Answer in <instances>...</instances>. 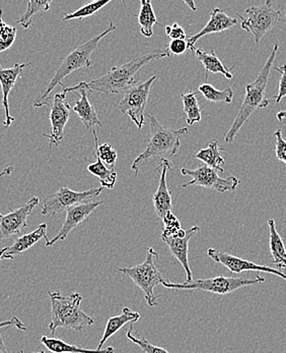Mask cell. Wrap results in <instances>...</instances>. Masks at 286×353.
Returning <instances> with one entry per match:
<instances>
[{
    "label": "cell",
    "mask_w": 286,
    "mask_h": 353,
    "mask_svg": "<svg viewBox=\"0 0 286 353\" xmlns=\"http://www.w3.org/2000/svg\"><path fill=\"white\" fill-rule=\"evenodd\" d=\"M170 55V53L168 52V49H155L153 52L132 59L122 65L111 68V70L104 76L87 83V89L91 92H101L106 95L123 93V92L125 93L127 90L136 85L134 78L145 64L164 59Z\"/></svg>",
    "instance_id": "cell-1"
},
{
    "label": "cell",
    "mask_w": 286,
    "mask_h": 353,
    "mask_svg": "<svg viewBox=\"0 0 286 353\" xmlns=\"http://www.w3.org/2000/svg\"><path fill=\"white\" fill-rule=\"evenodd\" d=\"M109 28L104 30L102 33L99 35L95 36L91 40L83 43L80 46L76 47L74 51L69 53L65 59L62 61L61 65L59 66L58 70L55 72L54 77L51 79L48 85L45 87L41 94L36 98L34 102V106L39 107L44 106V105H50V94L57 85H62V81L69 76L72 72L76 70H80L83 68H91L93 64L91 61V54L95 52L96 49L99 46V43L108 35L109 33H112L113 31L117 29L116 26L114 25L112 21L109 20Z\"/></svg>",
    "instance_id": "cell-2"
},
{
    "label": "cell",
    "mask_w": 286,
    "mask_h": 353,
    "mask_svg": "<svg viewBox=\"0 0 286 353\" xmlns=\"http://www.w3.org/2000/svg\"><path fill=\"white\" fill-rule=\"evenodd\" d=\"M278 43H275L271 51L270 57H268L261 72L258 74L253 83L245 85V96L244 101L241 105L240 111L234 119V123L230 126V130L226 134L225 140L226 143L234 142L238 132L245 125V121L258 109L266 108L270 103V100L266 97L267 85H268L269 77L271 70L276 59L277 50H278Z\"/></svg>",
    "instance_id": "cell-3"
},
{
    "label": "cell",
    "mask_w": 286,
    "mask_h": 353,
    "mask_svg": "<svg viewBox=\"0 0 286 353\" xmlns=\"http://www.w3.org/2000/svg\"><path fill=\"white\" fill-rule=\"evenodd\" d=\"M51 299V322L49 330L54 335L57 329L64 328L80 332L87 326H93L95 320L80 309L82 296L72 293L64 296L59 292L49 291Z\"/></svg>",
    "instance_id": "cell-4"
},
{
    "label": "cell",
    "mask_w": 286,
    "mask_h": 353,
    "mask_svg": "<svg viewBox=\"0 0 286 353\" xmlns=\"http://www.w3.org/2000/svg\"><path fill=\"white\" fill-rule=\"evenodd\" d=\"M147 119L151 123V139L146 149L132 163L131 170L135 175H138L142 166L153 158L161 159L164 155H176L181 145V139L189 132V130L186 128L180 130L164 128L151 115H148Z\"/></svg>",
    "instance_id": "cell-5"
},
{
    "label": "cell",
    "mask_w": 286,
    "mask_h": 353,
    "mask_svg": "<svg viewBox=\"0 0 286 353\" xmlns=\"http://www.w3.org/2000/svg\"><path fill=\"white\" fill-rule=\"evenodd\" d=\"M159 254L153 248L147 249L144 262L130 268H118V272L128 276L136 286L144 293L145 301L149 307H157L160 296L155 294V288L163 282V275L155 266Z\"/></svg>",
    "instance_id": "cell-6"
},
{
    "label": "cell",
    "mask_w": 286,
    "mask_h": 353,
    "mask_svg": "<svg viewBox=\"0 0 286 353\" xmlns=\"http://www.w3.org/2000/svg\"><path fill=\"white\" fill-rule=\"evenodd\" d=\"M264 282H265V278L259 275L254 279L219 276V277L208 278V279L192 280V281L183 282V283H173L168 280V281L163 280L162 285L168 290H202L217 293V294H228V293L234 292L245 286L256 285V284H261Z\"/></svg>",
    "instance_id": "cell-7"
},
{
    "label": "cell",
    "mask_w": 286,
    "mask_h": 353,
    "mask_svg": "<svg viewBox=\"0 0 286 353\" xmlns=\"http://www.w3.org/2000/svg\"><path fill=\"white\" fill-rule=\"evenodd\" d=\"M248 18H243L241 14H236V17L241 19V27L248 33L254 36L255 42L259 43L262 38L270 32L280 20L281 10H276L273 6L271 0H267L265 3L261 6H251L245 10Z\"/></svg>",
    "instance_id": "cell-8"
},
{
    "label": "cell",
    "mask_w": 286,
    "mask_h": 353,
    "mask_svg": "<svg viewBox=\"0 0 286 353\" xmlns=\"http://www.w3.org/2000/svg\"><path fill=\"white\" fill-rule=\"evenodd\" d=\"M157 79V76H153L145 82L130 88L124 93L122 99L118 103L119 111L128 115L138 130H142L145 125V109L148 102L151 85Z\"/></svg>",
    "instance_id": "cell-9"
},
{
    "label": "cell",
    "mask_w": 286,
    "mask_h": 353,
    "mask_svg": "<svg viewBox=\"0 0 286 353\" xmlns=\"http://www.w3.org/2000/svg\"><path fill=\"white\" fill-rule=\"evenodd\" d=\"M104 188H91L85 192H74L67 187H61L55 194L45 196L43 200V215H57L62 212L67 211L72 207L80 203L93 200L102 194Z\"/></svg>",
    "instance_id": "cell-10"
},
{
    "label": "cell",
    "mask_w": 286,
    "mask_h": 353,
    "mask_svg": "<svg viewBox=\"0 0 286 353\" xmlns=\"http://www.w3.org/2000/svg\"><path fill=\"white\" fill-rule=\"evenodd\" d=\"M181 174L191 177L189 183H185L182 188L199 185L205 188H212L219 192H234L240 185V181L236 176L223 179L217 174V170L206 165H200L198 168L181 169Z\"/></svg>",
    "instance_id": "cell-11"
},
{
    "label": "cell",
    "mask_w": 286,
    "mask_h": 353,
    "mask_svg": "<svg viewBox=\"0 0 286 353\" xmlns=\"http://www.w3.org/2000/svg\"><path fill=\"white\" fill-rule=\"evenodd\" d=\"M66 95L67 94L64 91L57 93L53 97L52 104H50L49 119H50L51 130L49 134H43V137L48 139L50 142L49 144L50 150L53 147H59L64 137V130L69 121L72 109H70Z\"/></svg>",
    "instance_id": "cell-12"
},
{
    "label": "cell",
    "mask_w": 286,
    "mask_h": 353,
    "mask_svg": "<svg viewBox=\"0 0 286 353\" xmlns=\"http://www.w3.org/2000/svg\"><path fill=\"white\" fill-rule=\"evenodd\" d=\"M39 203V198L34 196L20 208L12 210L6 215L0 214V243L14 235L21 236L27 228L28 218Z\"/></svg>",
    "instance_id": "cell-13"
},
{
    "label": "cell",
    "mask_w": 286,
    "mask_h": 353,
    "mask_svg": "<svg viewBox=\"0 0 286 353\" xmlns=\"http://www.w3.org/2000/svg\"><path fill=\"white\" fill-rule=\"evenodd\" d=\"M207 256L212 259L219 264L223 265L232 274H240L243 272H265V273L273 274V275L278 276L286 281V274L283 272L278 271L277 269L270 268V267L262 266V265L255 264L251 261L244 260V259L238 258V256H232L228 252H223L221 250L215 249L207 250Z\"/></svg>",
    "instance_id": "cell-14"
},
{
    "label": "cell",
    "mask_w": 286,
    "mask_h": 353,
    "mask_svg": "<svg viewBox=\"0 0 286 353\" xmlns=\"http://www.w3.org/2000/svg\"><path fill=\"white\" fill-rule=\"evenodd\" d=\"M102 204H104L102 201H87V202L80 203V204L68 209L66 211V218L60 230L57 233L56 236L53 237L51 241H47L46 247H52L58 241H64L74 228H78L80 223L87 220L91 214Z\"/></svg>",
    "instance_id": "cell-15"
},
{
    "label": "cell",
    "mask_w": 286,
    "mask_h": 353,
    "mask_svg": "<svg viewBox=\"0 0 286 353\" xmlns=\"http://www.w3.org/2000/svg\"><path fill=\"white\" fill-rule=\"evenodd\" d=\"M199 226H193L187 230L181 228L174 236H162L164 243H166L173 256L177 259L182 265L183 268L186 272L187 279L185 282H190L193 280L192 276L191 268H190L189 259H188V254H189V241L191 239L192 235L194 233H197L200 231Z\"/></svg>",
    "instance_id": "cell-16"
},
{
    "label": "cell",
    "mask_w": 286,
    "mask_h": 353,
    "mask_svg": "<svg viewBox=\"0 0 286 353\" xmlns=\"http://www.w3.org/2000/svg\"><path fill=\"white\" fill-rule=\"evenodd\" d=\"M87 90L89 89L87 87V82H80L78 85H74V87H63V91L66 94L68 92H74L80 97V99L76 100V104H74V111L80 117L85 128L89 130H95L96 125L104 128V125L98 117L95 107L91 104L89 98H87Z\"/></svg>",
    "instance_id": "cell-17"
},
{
    "label": "cell",
    "mask_w": 286,
    "mask_h": 353,
    "mask_svg": "<svg viewBox=\"0 0 286 353\" xmlns=\"http://www.w3.org/2000/svg\"><path fill=\"white\" fill-rule=\"evenodd\" d=\"M47 228L48 226L46 223L40 224L35 230L28 234L21 235L12 245L0 250V262L3 260H14L16 256L31 249L43 239L46 241V243L49 241L47 237Z\"/></svg>",
    "instance_id": "cell-18"
},
{
    "label": "cell",
    "mask_w": 286,
    "mask_h": 353,
    "mask_svg": "<svg viewBox=\"0 0 286 353\" xmlns=\"http://www.w3.org/2000/svg\"><path fill=\"white\" fill-rule=\"evenodd\" d=\"M159 169H161L159 188H157V192L153 194V201L157 217L163 220L164 216L168 212L172 211V194H170V190L168 188V183H166V173H168V170H172L173 163L170 160L166 159V158H161L160 159V165L155 169V171H157Z\"/></svg>",
    "instance_id": "cell-19"
},
{
    "label": "cell",
    "mask_w": 286,
    "mask_h": 353,
    "mask_svg": "<svg viewBox=\"0 0 286 353\" xmlns=\"http://www.w3.org/2000/svg\"><path fill=\"white\" fill-rule=\"evenodd\" d=\"M31 63H16L12 68H0V85H1L2 91V105H3L4 112H6V121L3 125L6 128H10L16 119L10 115V103H8V97H10V91L14 89L16 81L20 78L21 74L25 68H29Z\"/></svg>",
    "instance_id": "cell-20"
},
{
    "label": "cell",
    "mask_w": 286,
    "mask_h": 353,
    "mask_svg": "<svg viewBox=\"0 0 286 353\" xmlns=\"http://www.w3.org/2000/svg\"><path fill=\"white\" fill-rule=\"evenodd\" d=\"M236 25H238V19L228 16L225 10H221V8H214L212 12H211L210 20L206 23L204 29L199 33L196 34V35L187 38L188 47L192 51L195 48L196 42L200 38L204 37L206 35H210V34L225 32Z\"/></svg>",
    "instance_id": "cell-21"
},
{
    "label": "cell",
    "mask_w": 286,
    "mask_h": 353,
    "mask_svg": "<svg viewBox=\"0 0 286 353\" xmlns=\"http://www.w3.org/2000/svg\"><path fill=\"white\" fill-rule=\"evenodd\" d=\"M192 52L196 55L198 61L204 64L205 70V80L208 81V74H221L225 76L228 80H230L234 77L232 70H234L236 66H232V68H228L219 61L217 55L215 54L214 50H211L210 53L206 52L202 48H194Z\"/></svg>",
    "instance_id": "cell-22"
},
{
    "label": "cell",
    "mask_w": 286,
    "mask_h": 353,
    "mask_svg": "<svg viewBox=\"0 0 286 353\" xmlns=\"http://www.w3.org/2000/svg\"><path fill=\"white\" fill-rule=\"evenodd\" d=\"M140 319V312L132 311L129 307H124L122 314H121L120 316H113V318L109 319L97 350H102V345L106 343L107 340L112 337V336H114L115 334L118 332L121 328H123L126 324H128V323L134 324V323L138 322Z\"/></svg>",
    "instance_id": "cell-23"
},
{
    "label": "cell",
    "mask_w": 286,
    "mask_h": 353,
    "mask_svg": "<svg viewBox=\"0 0 286 353\" xmlns=\"http://www.w3.org/2000/svg\"><path fill=\"white\" fill-rule=\"evenodd\" d=\"M225 148H221L217 140H211L207 143L205 149L199 150L195 155V158L199 161L204 162V165L210 167L219 172H225V158L221 155V152L225 151Z\"/></svg>",
    "instance_id": "cell-24"
},
{
    "label": "cell",
    "mask_w": 286,
    "mask_h": 353,
    "mask_svg": "<svg viewBox=\"0 0 286 353\" xmlns=\"http://www.w3.org/2000/svg\"><path fill=\"white\" fill-rule=\"evenodd\" d=\"M269 233H270V245L271 256L273 258V264L276 267L277 270L280 271L281 269L286 268V249L285 243L280 234L277 232L276 225H275V220H268Z\"/></svg>",
    "instance_id": "cell-25"
},
{
    "label": "cell",
    "mask_w": 286,
    "mask_h": 353,
    "mask_svg": "<svg viewBox=\"0 0 286 353\" xmlns=\"http://www.w3.org/2000/svg\"><path fill=\"white\" fill-rule=\"evenodd\" d=\"M41 343L47 350L53 353H114V348L111 347V346L104 348V350L102 348L101 350H85V348L80 347V346L68 344L67 342L62 341V340L57 339V338L47 337V336H43Z\"/></svg>",
    "instance_id": "cell-26"
},
{
    "label": "cell",
    "mask_w": 286,
    "mask_h": 353,
    "mask_svg": "<svg viewBox=\"0 0 286 353\" xmlns=\"http://www.w3.org/2000/svg\"><path fill=\"white\" fill-rule=\"evenodd\" d=\"M95 155L97 160L94 163L87 165V171L99 179L102 188H109V190H113L115 185H116L117 177H118L116 170L104 165L102 160L100 159L99 156L96 153Z\"/></svg>",
    "instance_id": "cell-27"
},
{
    "label": "cell",
    "mask_w": 286,
    "mask_h": 353,
    "mask_svg": "<svg viewBox=\"0 0 286 353\" xmlns=\"http://www.w3.org/2000/svg\"><path fill=\"white\" fill-rule=\"evenodd\" d=\"M138 23L140 26V32L144 37L151 38L153 35V27L159 23L153 4L149 0L140 1V10L138 12Z\"/></svg>",
    "instance_id": "cell-28"
},
{
    "label": "cell",
    "mask_w": 286,
    "mask_h": 353,
    "mask_svg": "<svg viewBox=\"0 0 286 353\" xmlns=\"http://www.w3.org/2000/svg\"><path fill=\"white\" fill-rule=\"evenodd\" d=\"M197 93L188 92V93L181 95L183 102V111H184L186 114V123L189 125L200 123L202 119V109L199 103H198L197 98H196Z\"/></svg>",
    "instance_id": "cell-29"
},
{
    "label": "cell",
    "mask_w": 286,
    "mask_h": 353,
    "mask_svg": "<svg viewBox=\"0 0 286 353\" xmlns=\"http://www.w3.org/2000/svg\"><path fill=\"white\" fill-rule=\"evenodd\" d=\"M198 93H201L207 101L215 102H225V103H232L234 99V91L232 88H228L226 90H217V88L213 87L210 83H205L204 85H200L198 88Z\"/></svg>",
    "instance_id": "cell-30"
},
{
    "label": "cell",
    "mask_w": 286,
    "mask_h": 353,
    "mask_svg": "<svg viewBox=\"0 0 286 353\" xmlns=\"http://www.w3.org/2000/svg\"><path fill=\"white\" fill-rule=\"evenodd\" d=\"M52 1L51 0H46V1H35L31 0L28 2V8L25 14L21 16L20 20L16 21V23L21 25L23 29H29L33 25V17L39 12H47L50 10Z\"/></svg>",
    "instance_id": "cell-31"
},
{
    "label": "cell",
    "mask_w": 286,
    "mask_h": 353,
    "mask_svg": "<svg viewBox=\"0 0 286 353\" xmlns=\"http://www.w3.org/2000/svg\"><path fill=\"white\" fill-rule=\"evenodd\" d=\"M91 132H93L94 139H95V153L99 156L104 165L108 166L109 168L115 169V164H116L117 159H118V154H117L116 150L110 144H107V143L106 144L100 145L97 132H96V130H93Z\"/></svg>",
    "instance_id": "cell-32"
},
{
    "label": "cell",
    "mask_w": 286,
    "mask_h": 353,
    "mask_svg": "<svg viewBox=\"0 0 286 353\" xmlns=\"http://www.w3.org/2000/svg\"><path fill=\"white\" fill-rule=\"evenodd\" d=\"M110 2V0H107V1H102H102L91 2V3L85 4V6L78 8V10H76V12H72V14H66V16L63 17L62 20H82V19L89 18V17H91L94 16V14H98V12H99L102 8L108 6Z\"/></svg>",
    "instance_id": "cell-33"
},
{
    "label": "cell",
    "mask_w": 286,
    "mask_h": 353,
    "mask_svg": "<svg viewBox=\"0 0 286 353\" xmlns=\"http://www.w3.org/2000/svg\"><path fill=\"white\" fill-rule=\"evenodd\" d=\"M2 16H3V10H0V53L4 52L12 46L16 41V32H18L16 27L4 23Z\"/></svg>",
    "instance_id": "cell-34"
},
{
    "label": "cell",
    "mask_w": 286,
    "mask_h": 353,
    "mask_svg": "<svg viewBox=\"0 0 286 353\" xmlns=\"http://www.w3.org/2000/svg\"><path fill=\"white\" fill-rule=\"evenodd\" d=\"M126 336L134 344L140 346L143 353H170L168 350H164V348L153 345L148 340L145 339L144 337H138L135 334H133V324H130L129 331L126 334Z\"/></svg>",
    "instance_id": "cell-35"
},
{
    "label": "cell",
    "mask_w": 286,
    "mask_h": 353,
    "mask_svg": "<svg viewBox=\"0 0 286 353\" xmlns=\"http://www.w3.org/2000/svg\"><path fill=\"white\" fill-rule=\"evenodd\" d=\"M163 222L164 228L163 233H162V236H174V235L182 228H181L180 221H179L178 218L172 213V211L168 212V213L164 216Z\"/></svg>",
    "instance_id": "cell-36"
},
{
    "label": "cell",
    "mask_w": 286,
    "mask_h": 353,
    "mask_svg": "<svg viewBox=\"0 0 286 353\" xmlns=\"http://www.w3.org/2000/svg\"><path fill=\"white\" fill-rule=\"evenodd\" d=\"M275 140H276V145H275V154L278 160L286 165V141L283 139V132L280 130H277L276 132L273 134Z\"/></svg>",
    "instance_id": "cell-37"
},
{
    "label": "cell",
    "mask_w": 286,
    "mask_h": 353,
    "mask_svg": "<svg viewBox=\"0 0 286 353\" xmlns=\"http://www.w3.org/2000/svg\"><path fill=\"white\" fill-rule=\"evenodd\" d=\"M274 70L278 72L281 76L280 81H279L278 93L275 97H273L275 102L279 103L286 96V64L279 66V68L278 66H274Z\"/></svg>",
    "instance_id": "cell-38"
},
{
    "label": "cell",
    "mask_w": 286,
    "mask_h": 353,
    "mask_svg": "<svg viewBox=\"0 0 286 353\" xmlns=\"http://www.w3.org/2000/svg\"><path fill=\"white\" fill-rule=\"evenodd\" d=\"M166 34L172 40H187L185 30L179 23H173V26H166L164 28Z\"/></svg>",
    "instance_id": "cell-39"
},
{
    "label": "cell",
    "mask_w": 286,
    "mask_h": 353,
    "mask_svg": "<svg viewBox=\"0 0 286 353\" xmlns=\"http://www.w3.org/2000/svg\"><path fill=\"white\" fill-rule=\"evenodd\" d=\"M166 48H168L170 54L181 55L184 54L189 47H188L187 40H172L168 43Z\"/></svg>",
    "instance_id": "cell-40"
},
{
    "label": "cell",
    "mask_w": 286,
    "mask_h": 353,
    "mask_svg": "<svg viewBox=\"0 0 286 353\" xmlns=\"http://www.w3.org/2000/svg\"><path fill=\"white\" fill-rule=\"evenodd\" d=\"M16 327V329L21 331H27V327L25 326L20 319L16 316H12L10 320L4 321V322H0V329L4 328V327Z\"/></svg>",
    "instance_id": "cell-41"
},
{
    "label": "cell",
    "mask_w": 286,
    "mask_h": 353,
    "mask_svg": "<svg viewBox=\"0 0 286 353\" xmlns=\"http://www.w3.org/2000/svg\"><path fill=\"white\" fill-rule=\"evenodd\" d=\"M14 166H8L6 167V168H4L3 170H2L1 172H0V179H1V177L8 176V175L12 174V171H14Z\"/></svg>",
    "instance_id": "cell-42"
},
{
    "label": "cell",
    "mask_w": 286,
    "mask_h": 353,
    "mask_svg": "<svg viewBox=\"0 0 286 353\" xmlns=\"http://www.w3.org/2000/svg\"><path fill=\"white\" fill-rule=\"evenodd\" d=\"M0 353H10L8 348H6V344H4L3 337H2L1 334H0Z\"/></svg>",
    "instance_id": "cell-43"
},
{
    "label": "cell",
    "mask_w": 286,
    "mask_h": 353,
    "mask_svg": "<svg viewBox=\"0 0 286 353\" xmlns=\"http://www.w3.org/2000/svg\"><path fill=\"white\" fill-rule=\"evenodd\" d=\"M276 117L279 121H283V119H286V110L279 111L276 114Z\"/></svg>",
    "instance_id": "cell-44"
},
{
    "label": "cell",
    "mask_w": 286,
    "mask_h": 353,
    "mask_svg": "<svg viewBox=\"0 0 286 353\" xmlns=\"http://www.w3.org/2000/svg\"><path fill=\"white\" fill-rule=\"evenodd\" d=\"M184 3L187 4V6H189V8H191V10H193V12H196V10H197V8H196L195 2L192 1V0L191 1H188V0H185Z\"/></svg>",
    "instance_id": "cell-45"
},
{
    "label": "cell",
    "mask_w": 286,
    "mask_h": 353,
    "mask_svg": "<svg viewBox=\"0 0 286 353\" xmlns=\"http://www.w3.org/2000/svg\"><path fill=\"white\" fill-rule=\"evenodd\" d=\"M33 353H46L44 352V350H41V352H33Z\"/></svg>",
    "instance_id": "cell-46"
},
{
    "label": "cell",
    "mask_w": 286,
    "mask_h": 353,
    "mask_svg": "<svg viewBox=\"0 0 286 353\" xmlns=\"http://www.w3.org/2000/svg\"><path fill=\"white\" fill-rule=\"evenodd\" d=\"M19 353H25V352H19Z\"/></svg>",
    "instance_id": "cell-47"
}]
</instances>
